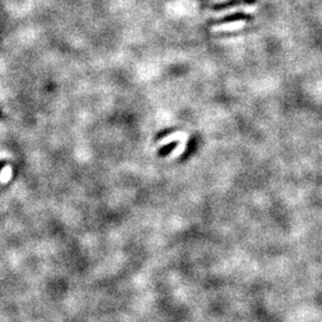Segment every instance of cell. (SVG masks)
I'll return each instance as SVG.
<instances>
[{
  "label": "cell",
  "mask_w": 322,
  "mask_h": 322,
  "mask_svg": "<svg viewBox=\"0 0 322 322\" xmlns=\"http://www.w3.org/2000/svg\"><path fill=\"white\" fill-rule=\"evenodd\" d=\"M5 167V161L4 160H0V171H2V169Z\"/></svg>",
  "instance_id": "5b68a950"
},
{
  "label": "cell",
  "mask_w": 322,
  "mask_h": 322,
  "mask_svg": "<svg viewBox=\"0 0 322 322\" xmlns=\"http://www.w3.org/2000/svg\"><path fill=\"white\" fill-rule=\"evenodd\" d=\"M254 3H255V0H231V2H228V3L217 4V5L214 6V9L220 11V10L227 9V7L239 5V4H254Z\"/></svg>",
  "instance_id": "6da1fadb"
},
{
  "label": "cell",
  "mask_w": 322,
  "mask_h": 322,
  "mask_svg": "<svg viewBox=\"0 0 322 322\" xmlns=\"http://www.w3.org/2000/svg\"><path fill=\"white\" fill-rule=\"evenodd\" d=\"M179 146V141H173V142H171L168 144V146H165V147H162L160 150L158 151V155L159 157H161V158H164V157H167V155H169L172 153V150L173 149H176L177 147Z\"/></svg>",
  "instance_id": "3957f363"
},
{
  "label": "cell",
  "mask_w": 322,
  "mask_h": 322,
  "mask_svg": "<svg viewBox=\"0 0 322 322\" xmlns=\"http://www.w3.org/2000/svg\"><path fill=\"white\" fill-rule=\"evenodd\" d=\"M249 16L245 13H235V14H232V16H228V17H224L222 18V20L218 22L220 24H224V23H231V22H238V21H242V20H249Z\"/></svg>",
  "instance_id": "7a4b0ae2"
},
{
  "label": "cell",
  "mask_w": 322,
  "mask_h": 322,
  "mask_svg": "<svg viewBox=\"0 0 322 322\" xmlns=\"http://www.w3.org/2000/svg\"><path fill=\"white\" fill-rule=\"evenodd\" d=\"M11 176H12V168L4 167L2 175H0V181H2V183H6V181L10 180Z\"/></svg>",
  "instance_id": "277c9868"
}]
</instances>
